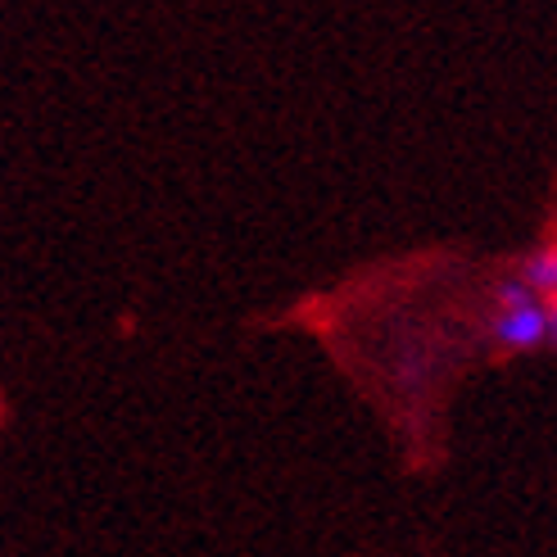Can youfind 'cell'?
<instances>
[{"label":"cell","mask_w":557,"mask_h":557,"mask_svg":"<svg viewBox=\"0 0 557 557\" xmlns=\"http://www.w3.org/2000/svg\"><path fill=\"white\" fill-rule=\"evenodd\" d=\"M544 304H548V345L557 349V295H544Z\"/></svg>","instance_id":"3957f363"},{"label":"cell","mask_w":557,"mask_h":557,"mask_svg":"<svg viewBox=\"0 0 557 557\" xmlns=\"http://www.w3.org/2000/svg\"><path fill=\"white\" fill-rule=\"evenodd\" d=\"M525 282H531L540 295H557V245L535 249V255L525 259Z\"/></svg>","instance_id":"7a4b0ae2"},{"label":"cell","mask_w":557,"mask_h":557,"mask_svg":"<svg viewBox=\"0 0 557 557\" xmlns=\"http://www.w3.org/2000/svg\"><path fill=\"white\" fill-rule=\"evenodd\" d=\"M490 331H494V341L504 345V349L531 354V349L548 345V304H540V299L512 304V309H504V313L490 322Z\"/></svg>","instance_id":"6da1fadb"}]
</instances>
